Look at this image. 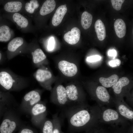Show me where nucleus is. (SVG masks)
<instances>
[{
  "instance_id": "obj_10",
  "label": "nucleus",
  "mask_w": 133,
  "mask_h": 133,
  "mask_svg": "<svg viewBox=\"0 0 133 133\" xmlns=\"http://www.w3.org/2000/svg\"><path fill=\"white\" fill-rule=\"evenodd\" d=\"M3 119L0 125V133H12L17 127V123L5 112Z\"/></svg>"
},
{
  "instance_id": "obj_5",
  "label": "nucleus",
  "mask_w": 133,
  "mask_h": 133,
  "mask_svg": "<svg viewBox=\"0 0 133 133\" xmlns=\"http://www.w3.org/2000/svg\"><path fill=\"white\" fill-rule=\"evenodd\" d=\"M31 113L34 124L37 126L41 127L47 115L46 104L41 101L36 104L32 108Z\"/></svg>"
},
{
  "instance_id": "obj_28",
  "label": "nucleus",
  "mask_w": 133,
  "mask_h": 133,
  "mask_svg": "<svg viewBox=\"0 0 133 133\" xmlns=\"http://www.w3.org/2000/svg\"><path fill=\"white\" fill-rule=\"evenodd\" d=\"M41 127L42 133H52L53 128V124L52 119H45Z\"/></svg>"
},
{
  "instance_id": "obj_22",
  "label": "nucleus",
  "mask_w": 133,
  "mask_h": 133,
  "mask_svg": "<svg viewBox=\"0 0 133 133\" xmlns=\"http://www.w3.org/2000/svg\"><path fill=\"white\" fill-rule=\"evenodd\" d=\"M11 33L9 27L7 25H0V42H6L11 37Z\"/></svg>"
},
{
  "instance_id": "obj_20",
  "label": "nucleus",
  "mask_w": 133,
  "mask_h": 133,
  "mask_svg": "<svg viewBox=\"0 0 133 133\" xmlns=\"http://www.w3.org/2000/svg\"><path fill=\"white\" fill-rule=\"evenodd\" d=\"M95 28L98 39L100 41L104 40L106 36L105 28L104 24L100 19L96 21Z\"/></svg>"
},
{
  "instance_id": "obj_34",
  "label": "nucleus",
  "mask_w": 133,
  "mask_h": 133,
  "mask_svg": "<svg viewBox=\"0 0 133 133\" xmlns=\"http://www.w3.org/2000/svg\"><path fill=\"white\" fill-rule=\"evenodd\" d=\"M121 63V61L118 59H116L111 60L109 62V65L112 67L118 66L120 65Z\"/></svg>"
},
{
  "instance_id": "obj_37",
  "label": "nucleus",
  "mask_w": 133,
  "mask_h": 133,
  "mask_svg": "<svg viewBox=\"0 0 133 133\" xmlns=\"http://www.w3.org/2000/svg\"><path fill=\"white\" fill-rule=\"evenodd\" d=\"M19 133H34V132L31 129L28 128H24L22 129Z\"/></svg>"
},
{
  "instance_id": "obj_38",
  "label": "nucleus",
  "mask_w": 133,
  "mask_h": 133,
  "mask_svg": "<svg viewBox=\"0 0 133 133\" xmlns=\"http://www.w3.org/2000/svg\"><path fill=\"white\" fill-rule=\"evenodd\" d=\"M3 55L0 51V64L3 61Z\"/></svg>"
},
{
  "instance_id": "obj_27",
  "label": "nucleus",
  "mask_w": 133,
  "mask_h": 133,
  "mask_svg": "<svg viewBox=\"0 0 133 133\" xmlns=\"http://www.w3.org/2000/svg\"><path fill=\"white\" fill-rule=\"evenodd\" d=\"M93 129L94 133H113L110 126L99 122Z\"/></svg>"
},
{
  "instance_id": "obj_9",
  "label": "nucleus",
  "mask_w": 133,
  "mask_h": 133,
  "mask_svg": "<svg viewBox=\"0 0 133 133\" xmlns=\"http://www.w3.org/2000/svg\"><path fill=\"white\" fill-rule=\"evenodd\" d=\"M58 67L62 73L67 77H72L75 75L78 71L76 66L74 64L65 60L60 61Z\"/></svg>"
},
{
  "instance_id": "obj_39",
  "label": "nucleus",
  "mask_w": 133,
  "mask_h": 133,
  "mask_svg": "<svg viewBox=\"0 0 133 133\" xmlns=\"http://www.w3.org/2000/svg\"><path fill=\"white\" fill-rule=\"evenodd\" d=\"M94 128L90 130L85 132V133H94Z\"/></svg>"
},
{
  "instance_id": "obj_1",
  "label": "nucleus",
  "mask_w": 133,
  "mask_h": 133,
  "mask_svg": "<svg viewBox=\"0 0 133 133\" xmlns=\"http://www.w3.org/2000/svg\"><path fill=\"white\" fill-rule=\"evenodd\" d=\"M101 109L98 104L89 105L87 102L71 104L63 108L62 116L67 119L70 133L88 131L98 123Z\"/></svg>"
},
{
  "instance_id": "obj_35",
  "label": "nucleus",
  "mask_w": 133,
  "mask_h": 133,
  "mask_svg": "<svg viewBox=\"0 0 133 133\" xmlns=\"http://www.w3.org/2000/svg\"><path fill=\"white\" fill-rule=\"evenodd\" d=\"M108 54L109 56L113 57L114 59L116 55V51L114 49L110 50L108 52Z\"/></svg>"
},
{
  "instance_id": "obj_26",
  "label": "nucleus",
  "mask_w": 133,
  "mask_h": 133,
  "mask_svg": "<svg viewBox=\"0 0 133 133\" xmlns=\"http://www.w3.org/2000/svg\"><path fill=\"white\" fill-rule=\"evenodd\" d=\"M52 119L53 124L52 133H64L62 131L61 119L59 117L58 113L52 115Z\"/></svg>"
},
{
  "instance_id": "obj_17",
  "label": "nucleus",
  "mask_w": 133,
  "mask_h": 133,
  "mask_svg": "<svg viewBox=\"0 0 133 133\" xmlns=\"http://www.w3.org/2000/svg\"><path fill=\"white\" fill-rule=\"evenodd\" d=\"M31 53L32 61L34 65L39 64L45 61L46 56L42 50L40 48L32 50Z\"/></svg>"
},
{
  "instance_id": "obj_36",
  "label": "nucleus",
  "mask_w": 133,
  "mask_h": 133,
  "mask_svg": "<svg viewBox=\"0 0 133 133\" xmlns=\"http://www.w3.org/2000/svg\"><path fill=\"white\" fill-rule=\"evenodd\" d=\"M5 104L0 103V117L5 111Z\"/></svg>"
},
{
  "instance_id": "obj_31",
  "label": "nucleus",
  "mask_w": 133,
  "mask_h": 133,
  "mask_svg": "<svg viewBox=\"0 0 133 133\" xmlns=\"http://www.w3.org/2000/svg\"><path fill=\"white\" fill-rule=\"evenodd\" d=\"M124 1V0H111L113 8L115 9L117 11L120 10L122 4Z\"/></svg>"
},
{
  "instance_id": "obj_29",
  "label": "nucleus",
  "mask_w": 133,
  "mask_h": 133,
  "mask_svg": "<svg viewBox=\"0 0 133 133\" xmlns=\"http://www.w3.org/2000/svg\"><path fill=\"white\" fill-rule=\"evenodd\" d=\"M39 6L37 0H31L29 2H26L25 5V8L27 12L30 14L33 13L35 9Z\"/></svg>"
},
{
  "instance_id": "obj_4",
  "label": "nucleus",
  "mask_w": 133,
  "mask_h": 133,
  "mask_svg": "<svg viewBox=\"0 0 133 133\" xmlns=\"http://www.w3.org/2000/svg\"><path fill=\"white\" fill-rule=\"evenodd\" d=\"M28 47L25 46L22 37H17L14 38L9 42L7 45V59L10 60L26 50H28Z\"/></svg>"
},
{
  "instance_id": "obj_11",
  "label": "nucleus",
  "mask_w": 133,
  "mask_h": 133,
  "mask_svg": "<svg viewBox=\"0 0 133 133\" xmlns=\"http://www.w3.org/2000/svg\"><path fill=\"white\" fill-rule=\"evenodd\" d=\"M41 95L39 92L34 90L26 93L24 96L23 100L25 103L32 108L40 101Z\"/></svg>"
},
{
  "instance_id": "obj_33",
  "label": "nucleus",
  "mask_w": 133,
  "mask_h": 133,
  "mask_svg": "<svg viewBox=\"0 0 133 133\" xmlns=\"http://www.w3.org/2000/svg\"><path fill=\"white\" fill-rule=\"evenodd\" d=\"M101 59V56L97 55L87 57L86 61L88 62H93L99 61Z\"/></svg>"
},
{
  "instance_id": "obj_15",
  "label": "nucleus",
  "mask_w": 133,
  "mask_h": 133,
  "mask_svg": "<svg viewBox=\"0 0 133 133\" xmlns=\"http://www.w3.org/2000/svg\"><path fill=\"white\" fill-rule=\"evenodd\" d=\"M130 81L127 78L123 77L120 78L112 86L114 92L116 95H117L118 97L119 95H120L122 92L123 87L128 85Z\"/></svg>"
},
{
  "instance_id": "obj_13",
  "label": "nucleus",
  "mask_w": 133,
  "mask_h": 133,
  "mask_svg": "<svg viewBox=\"0 0 133 133\" xmlns=\"http://www.w3.org/2000/svg\"><path fill=\"white\" fill-rule=\"evenodd\" d=\"M36 80L45 88V83L52 77V74L49 71L42 68L37 69L33 74Z\"/></svg>"
},
{
  "instance_id": "obj_3",
  "label": "nucleus",
  "mask_w": 133,
  "mask_h": 133,
  "mask_svg": "<svg viewBox=\"0 0 133 133\" xmlns=\"http://www.w3.org/2000/svg\"><path fill=\"white\" fill-rule=\"evenodd\" d=\"M101 114L99 122L110 126H125L131 123L122 117L116 110L111 107H100Z\"/></svg>"
},
{
  "instance_id": "obj_21",
  "label": "nucleus",
  "mask_w": 133,
  "mask_h": 133,
  "mask_svg": "<svg viewBox=\"0 0 133 133\" xmlns=\"http://www.w3.org/2000/svg\"><path fill=\"white\" fill-rule=\"evenodd\" d=\"M118 76L113 74L108 78L100 77L99 81L102 86L106 88L112 87L118 80Z\"/></svg>"
},
{
  "instance_id": "obj_8",
  "label": "nucleus",
  "mask_w": 133,
  "mask_h": 133,
  "mask_svg": "<svg viewBox=\"0 0 133 133\" xmlns=\"http://www.w3.org/2000/svg\"><path fill=\"white\" fill-rule=\"evenodd\" d=\"M115 107L122 117L127 121L133 123V109L123 99L115 101Z\"/></svg>"
},
{
  "instance_id": "obj_30",
  "label": "nucleus",
  "mask_w": 133,
  "mask_h": 133,
  "mask_svg": "<svg viewBox=\"0 0 133 133\" xmlns=\"http://www.w3.org/2000/svg\"><path fill=\"white\" fill-rule=\"evenodd\" d=\"M11 96L8 92H4L0 90V103L7 104L10 99Z\"/></svg>"
},
{
  "instance_id": "obj_18",
  "label": "nucleus",
  "mask_w": 133,
  "mask_h": 133,
  "mask_svg": "<svg viewBox=\"0 0 133 133\" xmlns=\"http://www.w3.org/2000/svg\"><path fill=\"white\" fill-rule=\"evenodd\" d=\"M22 3L19 1H9L4 5V8L6 12L9 13H17L21 10Z\"/></svg>"
},
{
  "instance_id": "obj_12",
  "label": "nucleus",
  "mask_w": 133,
  "mask_h": 133,
  "mask_svg": "<svg viewBox=\"0 0 133 133\" xmlns=\"http://www.w3.org/2000/svg\"><path fill=\"white\" fill-rule=\"evenodd\" d=\"M81 35V32L77 27H74L71 31H69L65 34L64 38L68 44L71 45L75 44L79 41Z\"/></svg>"
},
{
  "instance_id": "obj_7",
  "label": "nucleus",
  "mask_w": 133,
  "mask_h": 133,
  "mask_svg": "<svg viewBox=\"0 0 133 133\" xmlns=\"http://www.w3.org/2000/svg\"><path fill=\"white\" fill-rule=\"evenodd\" d=\"M68 99L71 104H81L87 102L85 98L80 93L79 90L74 84H71L65 87Z\"/></svg>"
},
{
  "instance_id": "obj_24",
  "label": "nucleus",
  "mask_w": 133,
  "mask_h": 133,
  "mask_svg": "<svg viewBox=\"0 0 133 133\" xmlns=\"http://www.w3.org/2000/svg\"><path fill=\"white\" fill-rule=\"evenodd\" d=\"M92 19V15L87 12L84 11L82 13L81 17V23L84 29H87L90 27Z\"/></svg>"
},
{
  "instance_id": "obj_19",
  "label": "nucleus",
  "mask_w": 133,
  "mask_h": 133,
  "mask_svg": "<svg viewBox=\"0 0 133 133\" xmlns=\"http://www.w3.org/2000/svg\"><path fill=\"white\" fill-rule=\"evenodd\" d=\"M56 2L54 0H47L43 3L40 8L39 13L41 16H45L51 12L55 9Z\"/></svg>"
},
{
  "instance_id": "obj_6",
  "label": "nucleus",
  "mask_w": 133,
  "mask_h": 133,
  "mask_svg": "<svg viewBox=\"0 0 133 133\" xmlns=\"http://www.w3.org/2000/svg\"><path fill=\"white\" fill-rule=\"evenodd\" d=\"M55 92V95L52 96L51 98V102L63 108L71 104L68 99L65 87L63 85H58Z\"/></svg>"
},
{
  "instance_id": "obj_32",
  "label": "nucleus",
  "mask_w": 133,
  "mask_h": 133,
  "mask_svg": "<svg viewBox=\"0 0 133 133\" xmlns=\"http://www.w3.org/2000/svg\"><path fill=\"white\" fill-rule=\"evenodd\" d=\"M55 41L54 37H51L49 39L47 45V49L49 51H51L54 48L55 46Z\"/></svg>"
},
{
  "instance_id": "obj_23",
  "label": "nucleus",
  "mask_w": 133,
  "mask_h": 133,
  "mask_svg": "<svg viewBox=\"0 0 133 133\" xmlns=\"http://www.w3.org/2000/svg\"><path fill=\"white\" fill-rule=\"evenodd\" d=\"M12 18L13 21L21 28H25L28 25V19L19 13H15L13 15Z\"/></svg>"
},
{
  "instance_id": "obj_25",
  "label": "nucleus",
  "mask_w": 133,
  "mask_h": 133,
  "mask_svg": "<svg viewBox=\"0 0 133 133\" xmlns=\"http://www.w3.org/2000/svg\"><path fill=\"white\" fill-rule=\"evenodd\" d=\"M113 133H133V124L131 123L125 126H110Z\"/></svg>"
},
{
  "instance_id": "obj_2",
  "label": "nucleus",
  "mask_w": 133,
  "mask_h": 133,
  "mask_svg": "<svg viewBox=\"0 0 133 133\" xmlns=\"http://www.w3.org/2000/svg\"><path fill=\"white\" fill-rule=\"evenodd\" d=\"M29 80L7 68L0 69V86L5 90L17 91L26 87Z\"/></svg>"
},
{
  "instance_id": "obj_16",
  "label": "nucleus",
  "mask_w": 133,
  "mask_h": 133,
  "mask_svg": "<svg viewBox=\"0 0 133 133\" xmlns=\"http://www.w3.org/2000/svg\"><path fill=\"white\" fill-rule=\"evenodd\" d=\"M114 28L116 34L118 37L122 38L125 35L126 26L124 21L122 19H118L115 21Z\"/></svg>"
},
{
  "instance_id": "obj_14",
  "label": "nucleus",
  "mask_w": 133,
  "mask_h": 133,
  "mask_svg": "<svg viewBox=\"0 0 133 133\" xmlns=\"http://www.w3.org/2000/svg\"><path fill=\"white\" fill-rule=\"evenodd\" d=\"M67 10L66 4L61 5L58 8L52 19V23L53 26H57L61 23Z\"/></svg>"
}]
</instances>
